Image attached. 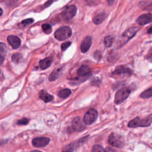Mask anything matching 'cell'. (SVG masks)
<instances>
[{
	"mask_svg": "<svg viewBox=\"0 0 152 152\" xmlns=\"http://www.w3.org/2000/svg\"><path fill=\"white\" fill-rule=\"evenodd\" d=\"M34 21V20L32 19V18H27V19H26L24 20H23L21 23V24L24 26H27L31 23H32Z\"/></svg>",
	"mask_w": 152,
	"mask_h": 152,
	"instance_id": "484cf974",
	"label": "cell"
},
{
	"mask_svg": "<svg viewBox=\"0 0 152 152\" xmlns=\"http://www.w3.org/2000/svg\"><path fill=\"white\" fill-rule=\"evenodd\" d=\"M107 1L109 5H112L115 1V0H107Z\"/></svg>",
	"mask_w": 152,
	"mask_h": 152,
	"instance_id": "1f68e13d",
	"label": "cell"
},
{
	"mask_svg": "<svg viewBox=\"0 0 152 152\" xmlns=\"http://www.w3.org/2000/svg\"><path fill=\"white\" fill-rule=\"evenodd\" d=\"M1 144V142H0V144Z\"/></svg>",
	"mask_w": 152,
	"mask_h": 152,
	"instance_id": "d590c367",
	"label": "cell"
},
{
	"mask_svg": "<svg viewBox=\"0 0 152 152\" xmlns=\"http://www.w3.org/2000/svg\"><path fill=\"white\" fill-rule=\"evenodd\" d=\"M63 67H59L57 68H55L53 72L50 74L49 77V80L50 81H55L56 79H58L62 74L63 72Z\"/></svg>",
	"mask_w": 152,
	"mask_h": 152,
	"instance_id": "9a60e30c",
	"label": "cell"
},
{
	"mask_svg": "<svg viewBox=\"0 0 152 152\" xmlns=\"http://www.w3.org/2000/svg\"><path fill=\"white\" fill-rule=\"evenodd\" d=\"M50 141V139L48 137H36L32 141L33 145L36 147H43L47 145Z\"/></svg>",
	"mask_w": 152,
	"mask_h": 152,
	"instance_id": "30bf717a",
	"label": "cell"
},
{
	"mask_svg": "<svg viewBox=\"0 0 152 152\" xmlns=\"http://www.w3.org/2000/svg\"><path fill=\"white\" fill-rule=\"evenodd\" d=\"M3 14V10H2L1 8H0V16H1Z\"/></svg>",
	"mask_w": 152,
	"mask_h": 152,
	"instance_id": "d6a6232c",
	"label": "cell"
},
{
	"mask_svg": "<svg viewBox=\"0 0 152 152\" xmlns=\"http://www.w3.org/2000/svg\"><path fill=\"white\" fill-rule=\"evenodd\" d=\"M7 41L9 45L12 46L13 49H17L21 45V40L16 36L10 35L7 37Z\"/></svg>",
	"mask_w": 152,
	"mask_h": 152,
	"instance_id": "7c38bea8",
	"label": "cell"
},
{
	"mask_svg": "<svg viewBox=\"0 0 152 152\" xmlns=\"http://www.w3.org/2000/svg\"><path fill=\"white\" fill-rule=\"evenodd\" d=\"M152 88L150 87L148 89L146 90L145 91H143L141 94H140V97L141 98H144V99H146V98H150L152 96Z\"/></svg>",
	"mask_w": 152,
	"mask_h": 152,
	"instance_id": "7402d4cb",
	"label": "cell"
},
{
	"mask_svg": "<svg viewBox=\"0 0 152 152\" xmlns=\"http://www.w3.org/2000/svg\"><path fill=\"white\" fill-rule=\"evenodd\" d=\"M148 33L149 34H150V33H151V27H150V28H149V30H148Z\"/></svg>",
	"mask_w": 152,
	"mask_h": 152,
	"instance_id": "836d02e7",
	"label": "cell"
},
{
	"mask_svg": "<svg viewBox=\"0 0 152 152\" xmlns=\"http://www.w3.org/2000/svg\"><path fill=\"white\" fill-rule=\"evenodd\" d=\"M77 74L79 77L87 79L91 74V69L87 65H82L78 69Z\"/></svg>",
	"mask_w": 152,
	"mask_h": 152,
	"instance_id": "8fae6325",
	"label": "cell"
},
{
	"mask_svg": "<svg viewBox=\"0 0 152 152\" xmlns=\"http://www.w3.org/2000/svg\"><path fill=\"white\" fill-rule=\"evenodd\" d=\"M30 152H42V151H40L39 150H33V151H31Z\"/></svg>",
	"mask_w": 152,
	"mask_h": 152,
	"instance_id": "e575fe53",
	"label": "cell"
},
{
	"mask_svg": "<svg viewBox=\"0 0 152 152\" xmlns=\"http://www.w3.org/2000/svg\"><path fill=\"white\" fill-rule=\"evenodd\" d=\"M131 90L128 88H122L119 89L116 93L115 97V103L120 104L125 100L129 95Z\"/></svg>",
	"mask_w": 152,
	"mask_h": 152,
	"instance_id": "5b68a950",
	"label": "cell"
},
{
	"mask_svg": "<svg viewBox=\"0 0 152 152\" xmlns=\"http://www.w3.org/2000/svg\"><path fill=\"white\" fill-rule=\"evenodd\" d=\"M106 18V14L104 12H100L93 18V23L96 24H99L102 23Z\"/></svg>",
	"mask_w": 152,
	"mask_h": 152,
	"instance_id": "ac0fdd59",
	"label": "cell"
},
{
	"mask_svg": "<svg viewBox=\"0 0 152 152\" xmlns=\"http://www.w3.org/2000/svg\"><path fill=\"white\" fill-rule=\"evenodd\" d=\"M11 59L14 62L19 63L21 62V61L22 59V56L20 53H14L12 55Z\"/></svg>",
	"mask_w": 152,
	"mask_h": 152,
	"instance_id": "603a6c76",
	"label": "cell"
},
{
	"mask_svg": "<svg viewBox=\"0 0 152 152\" xmlns=\"http://www.w3.org/2000/svg\"><path fill=\"white\" fill-rule=\"evenodd\" d=\"M42 30L43 31L44 33H45L46 34H50L52 31V28L50 25L48 24H44L42 25Z\"/></svg>",
	"mask_w": 152,
	"mask_h": 152,
	"instance_id": "cb8c5ba5",
	"label": "cell"
},
{
	"mask_svg": "<svg viewBox=\"0 0 152 152\" xmlns=\"http://www.w3.org/2000/svg\"><path fill=\"white\" fill-rule=\"evenodd\" d=\"M91 43H92V38L91 36H87L86 37L84 40H83L81 46H80V49L81 50V52L83 53H86L87 52L91 45Z\"/></svg>",
	"mask_w": 152,
	"mask_h": 152,
	"instance_id": "4fadbf2b",
	"label": "cell"
},
{
	"mask_svg": "<svg viewBox=\"0 0 152 152\" xmlns=\"http://www.w3.org/2000/svg\"><path fill=\"white\" fill-rule=\"evenodd\" d=\"M152 121V116L150 115L148 116L141 119L139 117L132 119L128 124V126L129 128H136L139 126H149Z\"/></svg>",
	"mask_w": 152,
	"mask_h": 152,
	"instance_id": "6da1fadb",
	"label": "cell"
},
{
	"mask_svg": "<svg viewBox=\"0 0 152 152\" xmlns=\"http://www.w3.org/2000/svg\"><path fill=\"white\" fill-rule=\"evenodd\" d=\"M28 123V119L27 118H23L22 119H20L18 121L17 124L20 125H27Z\"/></svg>",
	"mask_w": 152,
	"mask_h": 152,
	"instance_id": "83f0119b",
	"label": "cell"
},
{
	"mask_svg": "<svg viewBox=\"0 0 152 152\" xmlns=\"http://www.w3.org/2000/svg\"><path fill=\"white\" fill-rule=\"evenodd\" d=\"M72 34V30L69 27L62 26L58 28L55 33V38L60 41L68 39Z\"/></svg>",
	"mask_w": 152,
	"mask_h": 152,
	"instance_id": "3957f363",
	"label": "cell"
},
{
	"mask_svg": "<svg viewBox=\"0 0 152 152\" xmlns=\"http://www.w3.org/2000/svg\"><path fill=\"white\" fill-rule=\"evenodd\" d=\"M98 113L96 110L94 109H90L84 115L83 118V122L87 125L91 124L97 119Z\"/></svg>",
	"mask_w": 152,
	"mask_h": 152,
	"instance_id": "52a82bcc",
	"label": "cell"
},
{
	"mask_svg": "<svg viewBox=\"0 0 152 152\" xmlns=\"http://www.w3.org/2000/svg\"><path fill=\"white\" fill-rule=\"evenodd\" d=\"M108 142L111 145L117 148L122 147L124 144L122 137L115 133H112L109 135L108 138Z\"/></svg>",
	"mask_w": 152,
	"mask_h": 152,
	"instance_id": "8992f818",
	"label": "cell"
},
{
	"mask_svg": "<svg viewBox=\"0 0 152 152\" xmlns=\"http://www.w3.org/2000/svg\"><path fill=\"white\" fill-rule=\"evenodd\" d=\"M72 128L73 129L78 132L83 131L86 128L85 123L82 121L81 118L77 116L72 121Z\"/></svg>",
	"mask_w": 152,
	"mask_h": 152,
	"instance_id": "9c48e42d",
	"label": "cell"
},
{
	"mask_svg": "<svg viewBox=\"0 0 152 152\" xmlns=\"http://www.w3.org/2000/svg\"><path fill=\"white\" fill-rule=\"evenodd\" d=\"M71 93V91L68 88H64L62 90H61L58 93V95L59 97L65 99L68 97Z\"/></svg>",
	"mask_w": 152,
	"mask_h": 152,
	"instance_id": "d6986e66",
	"label": "cell"
},
{
	"mask_svg": "<svg viewBox=\"0 0 152 152\" xmlns=\"http://www.w3.org/2000/svg\"><path fill=\"white\" fill-rule=\"evenodd\" d=\"M71 44V42H65L64 43H63L61 45V50L62 51L65 50Z\"/></svg>",
	"mask_w": 152,
	"mask_h": 152,
	"instance_id": "4316f807",
	"label": "cell"
},
{
	"mask_svg": "<svg viewBox=\"0 0 152 152\" xmlns=\"http://www.w3.org/2000/svg\"><path fill=\"white\" fill-rule=\"evenodd\" d=\"M39 97L40 98L43 100L45 103L49 102L53 99V96L49 94L45 90H41L39 93Z\"/></svg>",
	"mask_w": 152,
	"mask_h": 152,
	"instance_id": "2e32d148",
	"label": "cell"
},
{
	"mask_svg": "<svg viewBox=\"0 0 152 152\" xmlns=\"http://www.w3.org/2000/svg\"><path fill=\"white\" fill-rule=\"evenodd\" d=\"M139 28L137 27H133L128 28L126 30L122 35L121 36V40L118 41V47H121L123 46L125 43H126L129 39H131L132 37H133L136 33L138 31Z\"/></svg>",
	"mask_w": 152,
	"mask_h": 152,
	"instance_id": "7a4b0ae2",
	"label": "cell"
},
{
	"mask_svg": "<svg viewBox=\"0 0 152 152\" xmlns=\"http://www.w3.org/2000/svg\"><path fill=\"white\" fill-rule=\"evenodd\" d=\"M94 58L97 59V61H99L102 58V54H101V52L99 50H96L94 52Z\"/></svg>",
	"mask_w": 152,
	"mask_h": 152,
	"instance_id": "f1b7e54d",
	"label": "cell"
},
{
	"mask_svg": "<svg viewBox=\"0 0 152 152\" xmlns=\"http://www.w3.org/2000/svg\"><path fill=\"white\" fill-rule=\"evenodd\" d=\"M7 48L4 43L0 42V58L4 59L7 54Z\"/></svg>",
	"mask_w": 152,
	"mask_h": 152,
	"instance_id": "ffe728a7",
	"label": "cell"
},
{
	"mask_svg": "<svg viewBox=\"0 0 152 152\" xmlns=\"http://www.w3.org/2000/svg\"><path fill=\"white\" fill-rule=\"evenodd\" d=\"M17 1L18 0H7L6 4L8 6H13L17 2Z\"/></svg>",
	"mask_w": 152,
	"mask_h": 152,
	"instance_id": "f546056e",
	"label": "cell"
},
{
	"mask_svg": "<svg viewBox=\"0 0 152 152\" xmlns=\"http://www.w3.org/2000/svg\"><path fill=\"white\" fill-rule=\"evenodd\" d=\"M91 152H106V150L99 145H94L92 147Z\"/></svg>",
	"mask_w": 152,
	"mask_h": 152,
	"instance_id": "d4e9b609",
	"label": "cell"
},
{
	"mask_svg": "<svg viewBox=\"0 0 152 152\" xmlns=\"http://www.w3.org/2000/svg\"><path fill=\"white\" fill-rule=\"evenodd\" d=\"M132 74V71L129 68L124 66H119L116 67L113 72H112V76L115 78H123L129 77Z\"/></svg>",
	"mask_w": 152,
	"mask_h": 152,
	"instance_id": "277c9868",
	"label": "cell"
},
{
	"mask_svg": "<svg viewBox=\"0 0 152 152\" xmlns=\"http://www.w3.org/2000/svg\"><path fill=\"white\" fill-rule=\"evenodd\" d=\"M77 7L71 5L67 7L62 12V17L64 20H69L72 18L76 14Z\"/></svg>",
	"mask_w": 152,
	"mask_h": 152,
	"instance_id": "ba28073f",
	"label": "cell"
},
{
	"mask_svg": "<svg viewBox=\"0 0 152 152\" xmlns=\"http://www.w3.org/2000/svg\"><path fill=\"white\" fill-rule=\"evenodd\" d=\"M152 20V17H151V14H145L140 15L137 19L136 22L141 25V26H144L147 24L150 23Z\"/></svg>",
	"mask_w": 152,
	"mask_h": 152,
	"instance_id": "5bb4252c",
	"label": "cell"
},
{
	"mask_svg": "<svg viewBox=\"0 0 152 152\" xmlns=\"http://www.w3.org/2000/svg\"><path fill=\"white\" fill-rule=\"evenodd\" d=\"M52 62V59L51 58H46L43 60H41L39 62L40 66L42 69H46L49 68Z\"/></svg>",
	"mask_w": 152,
	"mask_h": 152,
	"instance_id": "e0dca14e",
	"label": "cell"
},
{
	"mask_svg": "<svg viewBox=\"0 0 152 152\" xmlns=\"http://www.w3.org/2000/svg\"><path fill=\"white\" fill-rule=\"evenodd\" d=\"M52 2H53V1H52V0H50V1H48L47 2H46V3H45V7H49V6L51 4V3H52Z\"/></svg>",
	"mask_w": 152,
	"mask_h": 152,
	"instance_id": "4dcf8cb0",
	"label": "cell"
},
{
	"mask_svg": "<svg viewBox=\"0 0 152 152\" xmlns=\"http://www.w3.org/2000/svg\"><path fill=\"white\" fill-rule=\"evenodd\" d=\"M113 37L112 36H107L104 37V44L106 47H110L112 46L113 42Z\"/></svg>",
	"mask_w": 152,
	"mask_h": 152,
	"instance_id": "44dd1931",
	"label": "cell"
}]
</instances>
